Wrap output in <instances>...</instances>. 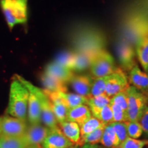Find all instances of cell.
Returning a JSON list of instances; mask_svg holds the SVG:
<instances>
[{"mask_svg": "<svg viewBox=\"0 0 148 148\" xmlns=\"http://www.w3.org/2000/svg\"><path fill=\"white\" fill-rule=\"evenodd\" d=\"M91 116L92 114L88 106L86 104H82L69 109L66 121L75 122L81 127Z\"/></svg>", "mask_w": 148, "mask_h": 148, "instance_id": "obj_15", "label": "cell"}, {"mask_svg": "<svg viewBox=\"0 0 148 148\" xmlns=\"http://www.w3.org/2000/svg\"><path fill=\"white\" fill-rule=\"evenodd\" d=\"M79 148H101V147L97 144H85Z\"/></svg>", "mask_w": 148, "mask_h": 148, "instance_id": "obj_37", "label": "cell"}, {"mask_svg": "<svg viewBox=\"0 0 148 148\" xmlns=\"http://www.w3.org/2000/svg\"><path fill=\"white\" fill-rule=\"evenodd\" d=\"M103 124L105 123H102L100 120L97 119L95 116H92L80 127V137L82 138L85 135L89 134Z\"/></svg>", "mask_w": 148, "mask_h": 148, "instance_id": "obj_29", "label": "cell"}, {"mask_svg": "<svg viewBox=\"0 0 148 148\" xmlns=\"http://www.w3.org/2000/svg\"><path fill=\"white\" fill-rule=\"evenodd\" d=\"M110 102L114 103L121 108L123 110L126 111L127 109V97L125 91L119 92L116 95L110 98Z\"/></svg>", "mask_w": 148, "mask_h": 148, "instance_id": "obj_35", "label": "cell"}, {"mask_svg": "<svg viewBox=\"0 0 148 148\" xmlns=\"http://www.w3.org/2000/svg\"><path fill=\"white\" fill-rule=\"evenodd\" d=\"M73 145L64 136L59 126L49 128L47 134L41 144V148H69Z\"/></svg>", "mask_w": 148, "mask_h": 148, "instance_id": "obj_10", "label": "cell"}, {"mask_svg": "<svg viewBox=\"0 0 148 148\" xmlns=\"http://www.w3.org/2000/svg\"><path fill=\"white\" fill-rule=\"evenodd\" d=\"M128 87L127 77L124 71L116 68L113 73L108 75L105 93L111 98L119 92L125 91Z\"/></svg>", "mask_w": 148, "mask_h": 148, "instance_id": "obj_8", "label": "cell"}, {"mask_svg": "<svg viewBox=\"0 0 148 148\" xmlns=\"http://www.w3.org/2000/svg\"><path fill=\"white\" fill-rule=\"evenodd\" d=\"M116 68L113 57L105 49L99 51L90 66L94 78L110 75Z\"/></svg>", "mask_w": 148, "mask_h": 148, "instance_id": "obj_6", "label": "cell"}, {"mask_svg": "<svg viewBox=\"0 0 148 148\" xmlns=\"http://www.w3.org/2000/svg\"><path fill=\"white\" fill-rule=\"evenodd\" d=\"M1 7L10 30L17 24H23L27 21V8L26 1L1 0Z\"/></svg>", "mask_w": 148, "mask_h": 148, "instance_id": "obj_4", "label": "cell"}, {"mask_svg": "<svg viewBox=\"0 0 148 148\" xmlns=\"http://www.w3.org/2000/svg\"><path fill=\"white\" fill-rule=\"evenodd\" d=\"M73 51H98L104 49L106 39L100 31L94 28H86L79 30L73 38Z\"/></svg>", "mask_w": 148, "mask_h": 148, "instance_id": "obj_2", "label": "cell"}, {"mask_svg": "<svg viewBox=\"0 0 148 148\" xmlns=\"http://www.w3.org/2000/svg\"><path fill=\"white\" fill-rule=\"evenodd\" d=\"M23 1H27V0H23Z\"/></svg>", "mask_w": 148, "mask_h": 148, "instance_id": "obj_42", "label": "cell"}, {"mask_svg": "<svg viewBox=\"0 0 148 148\" xmlns=\"http://www.w3.org/2000/svg\"><path fill=\"white\" fill-rule=\"evenodd\" d=\"M138 123H140V126L143 130V132L145 135L148 136V106L147 105L144 108L143 112L140 114Z\"/></svg>", "mask_w": 148, "mask_h": 148, "instance_id": "obj_36", "label": "cell"}, {"mask_svg": "<svg viewBox=\"0 0 148 148\" xmlns=\"http://www.w3.org/2000/svg\"><path fill=\"white\" fill-rule=\"evenodd\" d=\"M100 51L75 53V59L71 69V71H82L85 69H87L91 65L92 61Z\"/></svg>", "mask_w": 148, "mask_h": 148, "instance_id": "obj_17", "label": "cell"}, {"mask_svg": "<svg viewBox=\"0 0 148 148\" xmlns=\"http://www.w3.org/2000/svg\"><path fill=\"white\" fill-rule=\"evenodd\" d=\"M27 119L29 124H38L41 122V112L40 103L34 92L29 90Z\"/></svg>", "mask_w": 148, "mask_h": 148, "instance_id": "obj_18", "label": "cell"}, {"mask_svg": "<svg viewBox=\"0 0 148 148\" xmlns=\"http://www.w3.org/2000/svg\"><path fill=\"white\" fill-rule=\"evenodd\" d=\"M114 132L117 136L119 145L128 137L125 122H112L111 123Z\"/></svg>", "mask_w": 148, "mask_h": 148, "instance_id": "obj_32", "label": "cell"}, {"mask_svg": "<svg viewBox=\"0 0 148 148\" xmlns=\"http://www.w3.org/2000/svg\"><path fill=\"white\" fill-rule=\"evenodd\" d=\"M100 143L106 148H118L119 147V140L111 123L106 125L103 130Z\"/></svg>", "mask_w": 148, "mask_h": 148, "instance_id": "obj_23", "label": "cell"}, {"mask_svg": "<svg viewBox=\"0 0 148 148\" xmlns=\"http://www.w3.org/2000/svg\"><path fill=\"white\" fill-rule=\"evenodd\" d=\"M108 77V75L104 77L94 78L93 82H92V84L91 89H90L89 97H95V96H97L105 93Z\"/></svg>", "mask_w": 148, "mask_h": 148, "instance_id": "obj_28", "label": "cell"}, {"mask_svg": "<svg viewBox=\"0 0 148 148\" xmlns=\"http://www.w3.org/2000/svg\"><path fill=\"white\" fill-rule=\"evenodd\" d=\"M110 97H109L106 93H103L95 97H88L86 105L89 108L91 114H93L103 107L110 104Z\"/></svg>", "mask_w": 148, "mask_h": 148, "instance_id": "obj_24", "label": "cell"}, {"mask_svg": "<svg viewBox=\"0 0 148 148\" xmlns=\"http://www.w3.org/2000/svg\"><path fill=\"white\" fill-rule=\"evenodd\" d=\"M93 79L89 75H74L69 83L76 94L88 98Z\"/></svg>", "mask_w": 148, "mask_h": 148, "instance_id": "obj_12", "label": "cell"}, {"mask_svg": "<svg viewBox=\"0 0 148 148\" xmlns=\"http://www.w3.org/2000/svg\"><path fill=\"white\" fill-rule=\"evenodd\" d=\"M59 95L65 103L66 106L69 108H72L79 105L87 103L88 98L83 97L76 93H70V92H58Z\"/></svg>", "mask_w": 148, "mask_h": 148, "instance_id": "obj_25", "label": "cell"}, {"mask_svg": "<svg viewBox=\"0 0 148 148\" xmlns=\"http://www.w3.org/2000/svg\"><path fill=\"white\" fill-rule=\"evenodd\" d=\"M29 91L15 75L10 84L6 114L18 119L27 120Z\"/></svg>", "mask_w": 148, "mask_h": 148, "instance_id": "obj_1", "label": "cell"}, {"mask_svg": "<svg viewBox=\"0 0 148 148\" xmlns=\"http://www.w3.org/2000/svg\"><path fill=\"white\" fill-rule=\"evenodd\" d=\"M49 128L40 123L27 125L23 136L29 146H41L47 136Z\"/></svg>", "mask_w": 148, "mask_h": 148, "instance_id": "obj_11", "label": "cell"}, {"mask_svg": "<svg viewBox=\"0 0 148 148\" xmlns=\"http://www.w3.org/2000/svg\"><path fill=\"white\" fill-rule=\"evenodd\" d=\"M27 148H41V146H36V145H35V146H29V147H27Z\"/></svg>", "mask_w": 148, "mask_h": 148, "instance_id": "obj_38", "label": "cell"}, {"mask_svg": "<svg viewBox=\"0 0 148 148\" xmlns=\"http://www.w3.org/2000/svg\"><path fill=\"white\" fill-rule=\"evenodd\" d=\"M136 53L143 69L148 73V32L142 34L136 41Z\"/></svg>", "mask_w": 148, "mask_h": 148, "instance_id": "obj_19", "label": "cell"}, {"mask_svg": "<svg viewBox=\"0 0 148 148\" xmlns=\"http://www.w3.org/2000/svg\"><path fill=\"white\" fill-rule=\"evenodd\" d=\"M148 145V140H138L127 137L118 148H143Z\"/></svg>", "mask_w": 148, "mask_h": 148, "instance_id": "obj_33", "label": "cell"}, {"mask_svg": "<svg viewBox=\"0 0 148 148\" xmlns=\"http://www.w3.org/2000/svg\"><path fill=\"white\" fill-rule=\"evenodd\" d=\"M101 148H106V147H101Z\"/></svg>", "mask_w": 148, "mask_h": 148, "instance_id": "obj_41", "label": "cell"}, {"mask_svg": "<svg viewBox=\"0 0 148 148\" xmlns=\"http://www.w3.org/2000/svg\"><path fill=\"white\" fill-rule=\"evenodd\" d=\"M15 76L27 88V90L34 92L38 98L40 103V112H41V122H42L44 125L48 128H52L53 127L57 126L58 121L53 114L51 101L44 90L36 87V86L33 85L32 83L20 75H16Z\"/></svg>", "mask_w": 148, "mask_h": 148, "instance_id": "obj_3", "label": "cell"}, {"mask_svg": "<svg viewBox=\"0 0 148 148\" xmlns=\"http://www.w3.org/2000/svg\"><path fill=\"white\" fill-rule=\"evenodd\" d=\"M44 73L54 77L66 84L69 83L70 80L74 76L73 72L67 68L58 65L54 62H50L45 66Z\"/></svg>", "mask_w": 148, "mask_h": 148, "instance_id": "obj_16", "label": "cell"}, {"mask_svg": "<svg viewBox=\"0 0 148 148\" xmlns=\"http://www.w3.org/2000/svg\"><path fill=\"white\" fill-rule=\"evenodd\" d=\"M110 106L113 114L114 122H126L128 121L126 111L123 110L119 106L114 103H110Z\"/></svg>", "mask_w": 148, "mask_h": 148, "instance_id": "obj_34", "label": "cell"}, {"mask_svg": "<svg viewBox=\"0 0 148 148\" xmlns=\"http://www.w3.org/2000/svg\"><path fill=\"white\" fill-rule=\"evenodd\" d=\"M27 127V121L8 114L1 116L0 135L7 136H21L25 134Z\"/></svg>", "mask_w": 148, "mask_h": 148, "instance_id": "obj_7", "label": "cell"}, {"mask_svg": "<svg viewBox=\"0 0 148 148\" xmlns=\"http://www.w3.org/2000/svg\"><path fill=\"white\" fill-rule=\"evenodd\" d=\"M92 116H95L99 120L105 123L106 125L112 123L113 121V114H112V111L111 109L110 104L107 105L101 108L100 110H98L95 113L92 114Z\"/></svg>", "mask_w": 148, "mask_h": 148, "instance_id": "obj_30", "label": "cell"}, {"mask_svg": "<svg viewBox=\"0 0 148 148\" xmlns=\"http://www.w3.org/2000/svg\"><path fill=\"white\" fill-rule=\"evenodd\" d=\"M69 148H79V147H78V146L76 145H73L71 146V147H69Z\"/></svg>", "mask_w": 148, "mask_h": 148, "instance_id": "obj_39", "label": "cell"}, {"mask_svg": "<svg viewBox=\"0 0 148 148\" xmlns=\"http://www.w3.org/2000/svg\"><path fill=\"white\" fill-rule=\"evenodd\" d=\"M1 117H0V123H1Z\"/></svg>", "mask_w": 148, "mask_h": 148, "instance_id": "obj_40", "label": "cell"}, {"mask_svg": "<svg viewBox=\"0 0 148 148\" xmlns=\"http://www.w3.org/2000/svg\"><path fill=\"white\" fill-rule=\"evenodd\" d=\"M75 56V53L73 51H64L59 53L53 62L58 65L71 70L72 66H73Z\"/></svg>", "mask_w": 148, "mask_h": 148, "instance_id": "obj_27", "label": "cell"}, {"mask_svg": "<svg viewBox=\"0 0 148 148\" xmlns=\"http://www.w3.org/2000/svg\"><path fill=\"white\" fill-rule=\"evenodd\" d=\"M29 145L24 138L21 136H7L0 135V148H27Z\"/></svg>", "mask_w": 148, "mask_h": 148, "instance_id": "obj_22", "label": "cell"}, {"mask_svg": "<svg viewBox=\"0 0 148 148\" xmlns=\"http://www.w3.org/2000/svg\"><path fill=\"white\" fill-rule=\"evenodd\" d=\"M106 124H103L101 126L99 127L95 130H93L89 134L85 135L84 136L80 138L77 146L81 147V146L85 145V144H97L100 143L103 130L106 127Z\"/></svg>", "mask_w": 148, "mask_h": 148, "instance_id": "obj_26", "label": "cell"}, {"mask_svg": "<svg viewBox=\"0 0 148 148\" xmlns=\"http://www.w3.org/2000/svg\"><path fill=\"white\" fill-rule=\"evenodd\" d=\"M125 123L128 137L137 139L142 136L143 130L138 121H126Z\"/></svg>", "mask_w": 148, "mask_h": 148, "instance_id": "obj_31", "label": "cell"}, {"mask_svg": "<svg viewBox=\"0 0 148 148\" xmlns=\"http://www.w3.org/2000/svg\"><path fill=\"white\" fill-rule=\"evenodd\" d=\"M125 92L127 97V119L128 121H138L144 108L147 106L148 98L133 86H129Z\"/></svg>", "mask_w": 148, "mask_h": 148, "instance_id": "obj_5", "label": "cell"}, {"mask_svg": "<svg viewBox=\"0 0 148 148\" xmlns=\"http://www.w3.org/2000/svg\"><path fill=\"white\" fill-rule=\"evenodd\" d=\"M60 127L64 136L73 145H77L80 140V127L75 122L65 121L59 123Z\"/></svg>", "mask_w": 148, "mask_h": 148, "instance_id": "obj_20", "label": "cell"}, {"mask_svg": "<svg viewBox=\"0 0 148 148\" xmlns=\"http://www.w3.org/2000/svg\"><path fill=\"white\" fill-rule=\"evenodd\" d=\"M42 84L43 85L45 90L49 92H63L67 91L66 84L55 78L54 77L51 76L48 74L43 73L40 76Z\"/></svg>", "mask_w": 148, "mask_h": 148, "instance_id": "obj_21", "label": "cell"}, {"mask_svg": "<svg viewBox=\"0 0 148 148\" xmlns=\"http://www.w3.org/2000/svg\"><path fill=\"white\" fill-rule=\"evenodd\" d=\"M116 54L118 60L123 69L130 71L131 69L136 65L134 60L135 51L132 44L126 40H120L116 45Z\"/></svg>", "mask_w": 148, "mask_h": 148, "instance_id": "obj_9", "label": "cell"}, {"mask_svg": "<svg viewBox=\"0 0 148 148\" xmlns=\"http://www.w3.org/2000/svg\"><path fill=\"white\" fill-rule=\"evenodd\" d=\"M44 91L47 94L51 101L53 114L58 123H59L66 121V115H67L68 110L69 108L66 106L65 103L59 95L58 92H49L45 90H44Z\"/></svg>", "mask_w": 148, "mask_h": 148, "instance_id": "obj_13", "label": "cell"}, {"mask_svg": "<svg viewBox=\"0 0 148 148\" xmlns=\"http://www.w3.org/2000/svg\"><path fill=\"white\" fill-rule=\"evenodd\" d=\"M128 78L132 86L139 91L143 93L148 92V73L142 71L137 64L130 71Z\"/></svg>", "mask_w": 148, "mask_h": 148, "instance_id": "obj_14", "label": "cell"}]
</instances>
